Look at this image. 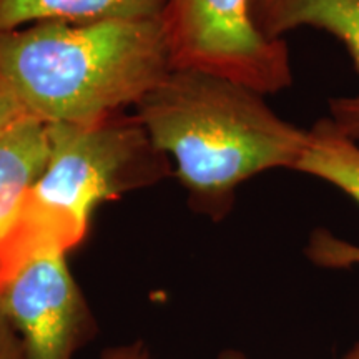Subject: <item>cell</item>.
Wrapping results in <instances>:
<instances>
[{"instance_id": "6da1fadb", "label": "cell", "mask_w": 359, "mask_h": 359, "mask_svg": "<svg viewBox=\"0 0 359 359\" xmlns=\"http://www.w3.org/2000/svg\"><path fill=\"white\" fill-rule=\"evenodd\" d=\"M263 97L222 75L173 67L135 107L183 187L217 218L238 187L268 170H294L306 150L308 128L283 120Z\"/></svg>"}, {"instance_id": "7a4b0ae2", "label": "cell", "mask_w": 359, "mask_h": 359, "mask_svg": "<svg viewBox=\"0 0 359 359\" xmlns=\"http://www.w3.org/2000/svg\"><path fill=\"white\" fill-rule=\"evenodd\" d=\"M172 69L161 19L52 20L0 32V79L43 125L93 123L137 107Z\"/></svg>"}, {"instance_id": "3957f363", "label": "cell", "mask_w": 359, "mask_h": 359, "mask_svg": "<svg viewBox=\"0 0 359 359\" xmlns=\"http://www.w3.org/2000/svg\"><path fill=\"white\" fill-rule=\"evenodd\" d=\"M43 172L25 195L17 222L0 243V276L11 278L40 253H69L83 241L93 210L170 172L137 115L93 123H52Z\"/></svg>"}, {"instance_id": "277c9868", "label": "cell", "mask_w": 359, "mask_h": 359, "mask_svg": "<svg viewBox=\"0 0 359 359\" xmlns=\"http://www.w3.org/2000/svg\"><path fill=\"white\" fill-rule=\"evenodd\" d=\"M161 22L173 67L222 75L263 95L293 85L288 43L258 32L250 0H168Z\"/></svg>"}, {"instance_id": "5b68a950", "label": "cell", "mask_w": 359, "mask_h": 359, "mask_svg": "<svg viewBox=\"0 0 359 359\" xmlns=\"http://www.w3.org/2000/svg\"><path fill=\"white\" fill-rule=\"evenodd\" d=\"M60 251L27 259L0 288V309L25 359H72L92 331L82 291Z\"/></svg>"}, {"instance_id": "8992f818", "label": "cell", "mask_w": 359, "mask_h": 359, "mask_svg": "<svg viewBox=\"0 0 359 359\" xmlns=\"http://www.w3.org/2000/svg\"><path fill=\"white\" fill-rule=\"evenodd\" d=\"M251 20L269 40H285L291 30L313 27L346 47L359 72V0H250ZM330 120L359 143V93L327 100Z\"/></svg>"}, {"instance_id": "52a82bcc", "label": "cell", "mask_w": 359, "mask_h": 359, "mask_svg": "<svg viewBox=\"0 0 359 359\" xmlns=\"http://www.w3.org/2000/svg\"><path fill=\"white\" fill-rule=\"evenodd\" d=\"M294 172L330 183L359 205V143L336 128L330 116L308 128V145ZM304 255L326 269H349L359 264V245L341 240L325 228L309 236Z\"/></svg>"}, {"instance_id": "ba28073f", "label": "cell", "mask_w": 359, "mask_h": 359, "mask_svg": "<svg viewBox=\"0 0 359 359\" xmlns=\"http://www.w3.org/2000/svg\"><path fill=\"white\" fill-rule=\"evenodd\" d=\"M48 155L47 127L24 116L0 138V243L19 217L25 195L43 172Z\"/></svg>"}, {"instance_id": "9c48e42d", "label": "cell", "mask_w": 359, "mask_h": 359, "mask_svg": "<svg viewBox=\"0 0 359 359\" xmlns=\"http://www.w3.org/2000/svg\"><path fill=\"white\" fill-rule=\"evenodd\" d=\"M168 0H0V32L39 22L160 20Z\"/></svg>"}, {"instance_id": "30bf717a", "label": "cell", "mask_w": 359, "mask_h": 359, "mask_svg": "<svg viewBox=\"0 0 359 359\" xmlns=\"http://www.w3.org/2000/svg\"><path fill=\"white\" fill-rule=\"evenodd\" d=\"M24 116L27 115L22 110L17 98L13 97L7 83L0 79V138Z\"/></svg>"}, {"instance_id": "8fae6325", "label": "cell", "mask_w": 359, "mask_h": 359, "mask_svg": "<svg viewBox=\"0 0 359 359\" xmlns=\"http://www.w3.org/2000/svg\"><path fill=\"white\" fill-rule=\"evenodd\" d=\"M0 359H25L15 330L0 309Z\"/></svg>"}, {"instance_id": "7c38bea8", "label": "cell", "mask_w": 359, "mask_h": 359, "mask_svg": "<svg viewBox=\"0 0 359 359\" xmlns=\"http://www.w3.org/2000/svg\"><path fill=\"white\" fill-rule=\"evenodd\" d=\"M100 359H154V356L142 341H137L105 349Z\"/></svg>"}, {"instance_id": "4fadbf2b", "label": "cell", "mask_w": 359, "mask_h": 359, "mask_svg": "<svg viewBox=\"0 0 359 359\" xmlns=\"http://www.w3.org/2000/svg\"><path fill=\"white\" fill-rule=\"evenodd\" d=\"M219 359H250L246 358L241 351H235V349H228V351H223L219 354Z\"/></svg>"}, {"instance_id": "5bb4252c", "label": "cell", "mask_w": 359, "mask_h": 359, "mask_svg": "<svg viewBox=\"0 0 359 359\" xmlns=\"http://www.w3.org/2000/svg\"><path fill=\"white\" fill-rule=\"evenodd\" d=\"M343 359H359V343L353 344V346L349 348L346 353H344Z\"/></svg>"}]
</instances>
